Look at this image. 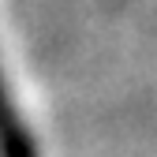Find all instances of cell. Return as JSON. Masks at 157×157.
<instances>
[{
  "mask_svg": "<svg viewBox=\"0 0 157 157\" xmlns=\"http://www.w3.org/2000/svg\"><path fill=\"white\" fill-rule=\"evenodd\" d=\"M0 157H37V139L26 131L4 75H0Z\"/></svg>",
  "mask_w": 157,
  "mask_h": 157,
  "instance_id": "1",
  "label": "cell"
}]
</instances>
